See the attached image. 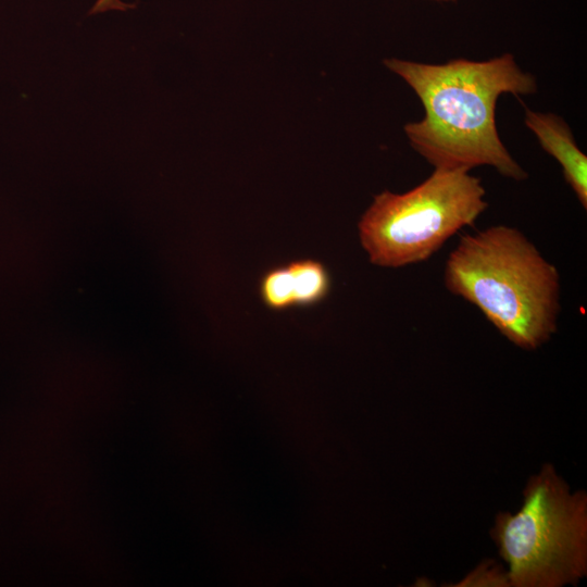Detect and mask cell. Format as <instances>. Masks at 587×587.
I'll return each mask as SVG.
<instances>
[{"label":"cell","instance_id":"cell-2","mask_svg":"<svg viewBox=\"0 0 587 587\" xmlns=\"http://www.w3.org/2000/svg\"><path fill=\"white\" fill-rule=\"evenodd\" d=\"M444 283L519 348L535 350L557 333L560 274L515 227L463 235L446 260Z\"/></svg>","mask_w":587,"mask_h":587},{"label":"cell","instance_id":"cell-8","mask_svg":"<svg viewBox=\"0 0 587 587\" xmlns=\"http://www.w3.org/2000/svg\"><path fill=\"white\" fill-rule=\"evenodd\" d=\"M453 587H511L508 571L495 560L486 559Z\"/></svg>","mask_w":587,"mask_h":587},{"label":"cell","instance_id":"cell-3","mask_svg":"<svg viewBox=\"0 0 587 587\" xmlns=\"http://www.w3.org/2000/svg\"><path fill=\"white\" fill-rule=\"evenodd\" d=\"M490 536L511 587L577 585L587 575V494L571 492L545 463L528 478L521 509L499 512Z\"/></svg>","mask_w":587,"mask_h":587},{"label":"cell","instance_id":"cell-7","mask_svg":"<svg viewBox=\"0 0 587 587\" xmlns=\"http://www.w3.org/2000/svg\"><path fill=\"white\" fill-rule=\"evenodd\" d=\"M263 302L272 310H284L295 305L294 288L287 265L268 270L260 283Z\"/></svg>","mask_w":587,"mask_h":587},{"label":"cell","instance_id":"cell-5","mask_svg":"<svg viewBox=\"0 0 587 587\" xmlns=\"http://www.w3.org/2000/svg\"><path fill=\"white\" fill-rule=\"evenodd\" d=\"M525 124L535 134L542 149L562 166L566 183L579 203L587 208V157L577 147L567 124L552 113L525 111Z\"/></svg>","mask_w":587,"mask_h":587},{"label":"cell","instance_id":"cell-10","mask_svg":"<svg viewBox=\"0 0 587 587\" xmlns=\"http://www.w3.org/2000/svg\"><path fill=\"white\" fill-rule=\"evenodd\" d=\"M440 1H451V0H440Z\"/></svg>","mask_w":587,"mask_h":587},{"label":"cell","instance_id":"cell-6","mask_svg":"<svg viewBox=\"0 0 587 587\" xmlns=\"http://www.w3.org/2000/svg\"><path fill=\"white\" fill-rule=\"evenodd\" d=\"M295 305H312L323 300L330 288V277L326 267L319 261L304 259L288 265Z\"/></svg>","mask_w":587,"mask_h":587},{"label":"cell","instance_id":"cell-9","mask_svg":"<svg viewBox=\"0 0 587 587\" xmlns=\"http://www.w3.org/2000/svg\"><path fill=\"white\" fill-rule=\"evenodd\" d=\"M135 7L136 4L124 3L121 0H97L88 14H97L109 10L126 11Z\"/></svg>","mask_w":587,"mask_h":587},{"label":"cell","instance_id":"cell-4","mask_svg":"<svg viewBox=\"0 0 587 587\" xmlns=\"http://www.w3.org/2000/svg\"><path fill=\"white\" fill-rule=\"evenodd\" d=\"M480 178L465 170L435 168L403 193L374 197L358 228L370 261L401 267L428 260L446 241L472 226L487 209Z\"/></svg>","mask_w":587,"mask_h":587},{"label":"cell","instance_id":"cell-1","mask_svg":"<svg viewBox=\"0 0 587 587\" xmlns=\"http://www.w3.org/2000/svg\"><path fill=\"white\" fill-rule=\"evenodd\" d=\"M384 62L405 80L424 107V117L408 123L404 132L415 151L435 168L470 171L488 165L515 180L527 177L496 126V104L502 93L537 90L535 77L523 72L512 54L480 62L455 59L445 64L399 59Z\"/></svg>","mask_w":587,"mask_h":587}]
</instances>
